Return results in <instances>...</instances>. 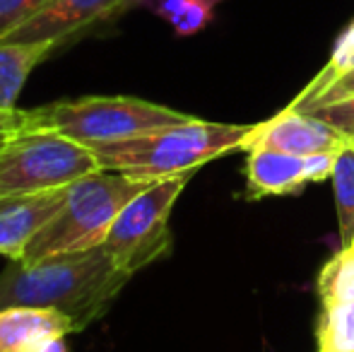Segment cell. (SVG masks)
<instances>
[{
	"mask_svg": "<svg viewBox=\"0 0 354 352\" xmlns=\"http://www.w3.org/2000/svg\"><path fill=\"white\" fill-rule=\"evenodd\" d=\"M51 0H0V41L22 27L29 17L44 10Z\"/></svg>",
	"mask_w": 354,
	"mask_h": 352,
	"instance_id": "ac0fdd59",
	"label": "cell"
},
{
	"mask_svg": "<svg viewBox=\"0 0 354 352\" xmlns=\"http://www.w3.org/2000/svg\"><path fill=\"white\" fill-rule=\"evenodd\" d=\"M68 188L34 193V196L0 198V256L22 259L29 241L53 220L68 198Z\"/></svg>",
	"mask_w": 354,
	"mask_h": 352,
	"instance_id": "9c48e42d",
	"label": "cell"
},
{
	"mask_svg": "<svg viewBox=\"0 0 354 352\" xmlns=\"http://www.w3.org/2000/svg\"><path fill=\"white\" fill-rule=\"evenodd\" d=\"M123 10H128V0H51L3 41H53L58 46L73 34Z\"/></svg>",
	"mask_w": 354,
	"mask_h": 352,
	"instance_id": "ba28073f",
	"label": "cell"
},
{
	"mask_svg": "<svg viewBox=\"0 0 354 352\" xmlns=\"http://www.w3.org/2000/svg\"><path fill=\"white\" fill-rule=\"evenodd\" d=\"M350 97H354V68L347 71L345 75H340L337 80H333L330 85H326L321 92L304 99V102H289L287 109H292V111H313L318 106H328V104L342 102V99Z\"/></svg>",
	"mask_w": 354,
	"mask_h": 352,
	"instance_id": "e0dca14e",
	"label": "cell"
},
{
	"mask_svg": "<svg viewBox=\"0 0 354 352\" xmlns=\"http://www.w3.org/2000/svg\"><path fill=\"white\" fill-rule=\"evenodd\" d=\"M39 126L53 128L87 147L111 145L176 126L193 116L138 97H80L29 109Z\"/></svg>",
	"mask_w": 354,
	"mask_h": 352,
	"instance_id": "5b68a950",
	"label": "cell"
},
{
	"mask_svg": "<svg viewBox=\"0 0 354 352\" xmlns=\"http://www.w3.org/2000/svg\"><path fill=\"white\" fill-rule=\"evenodd\" d=\"M34 352H71V348H68L66 338H53V340H48V343H44L41 348H37Z\"/></svg>",
	"mask_w": 354,
	"mask_h": 352,
	"instance_id": "cb8c5ba5",
	"label": "cell"
},
{
	"mask_svg": "<svg viewBox=\"0 0 354 352\" xmlns=\"http://www.w3.org/2000/svg\"><path fill=\"white\" fill-rule=\"evenodd\" d=\"M256 131L258 123L236 126L191 118L176 126L157 128L131 140L99 145L92 150L102 169L118 172L140 181H162L181 174H196L207 162L236 150H248V142Z\"/></svg>",
	"mask_w": 354,
	"mask_h": 352,
	"instance_id": "7a4b0ae2",
	"label": "cell"
},
{
	"mask_svg": "<svg viewBox=\"0 0 354 352\" xmlns=\"http://www.w3.org/2000/svg\"><path fill=\"white\" fill-rule=\"evenodd\" d=\"M104 244L87 251L58 254L32 263L10 261L0 275V309L48 306L73 321L75 333L99 321L131 282Z\"/></svg>",
	"mask_w": 354,
	"mask_h": 352,
	"instance_id": "6da1fadb",
	"label": "cell"
},
{
	"mask_svg": "<svg viewBox=\"0 0 354 352\" xmlns=\"http://www.w3.org/2000/svg\"><path fill=\"white\" fill-rule=\"evenodd\" d=\"M99 169L102 167L92 147L53 128L39 126L29 111L27 126L0 150V198L68 188Z\"/></svg>",
	"mask_w": 354,
	"mask_h": 352,
	"instance_id": "277c9868",
	"label": "cell"
},
{
	"mask_svg": "<svg viewBox=\"0 0 354 352\" xmlns=\"http://www.w3.org/2000/svg\"><path fill=\"white\" fill-rule=\"evenodd\" d=\"M347 140L350 138L342 136L337 128L328 126L326 121L316 118L313 113L282 109L277 116L258 123V131L248 142V150L266 147V150L308 157L316 152H337Z\"/></svg>",
	"mask_w": 354,
	"mask_h": 352,
	"instance_id": "52a82bcc",
	"label": "cell"
},
{
	"mask_svg": "<svg viewBox=\"0 0 354 352\" xmlns=\"http://www.w3.org/2000/svg\"><path fill=\"white\" fill-rule=\"evenodd\" d=\"M56 48L53 41H0V109L12 111L24 82Z\"/></svg>",
	"mask_w": 354,
	"mask_h": 352,
	"instance_id": "7c38bea8",
	"label": "cell"
},
{
	"mask_svg": "<svg viewBox=\"0 0 354 352\" xmlns=\"http://www.w3.org/2000/svg\"><path fill=\"white\" fill-rule=\"evenodd\" d=\"M75 333L73 321L48 306H5L0 309V352H34L53 338Z\"/></svg>",
	"mask_w": 354,
	"mask_h": 352,
	"instance_id": "30bf717a",
	"label": "cell"
},
{
	"mask_svg": "<svg viewBox=\"0 0 354 352\" xmlns=\"http://www.w3.org/2000/svg\"><path fill=\"white\" fill-rule=\"evenodd\" d=\"M306 113H313L316 118L326 121L328 126L337 128L342 136L354 138V97L342 99V102H335V104H328V106H318Z\"/></svg>",
	"mask_w": 354,
	"mask_h": 352,
	"instance_id": "ffe728a7",
	"label": "cell"
},
{
	"mask_svg": "<svg viewBox=\"0 0 354 352\" xmlns=\"http://www.w3.org/2000/svg\"><path fill=\"white\" fill-rule=\"evenodd\" d=\"M350 251H352V254H354V241H352V246H350Z\"/></svg>",
	"mask_w": 354,
	"mask_h": 352,
	"instance_id": "d4e9b609",
	"label": "cell"
},
{
	"mask_svg": "<svg viewBox=\"0 0 354 352\" xmlns=\"http://www.w3.org/2000/svg\"><path fill=\"white\" fill-rule=\"evenodd\" d=\"M29 123V109H12V111H3L0 109V150L5 147V142L19 133Z\"/></svg>",
	"mask_w": 354,
	"mask_h": 352,
	"instance_id": "603a6c76",
	"label": "cell"
},
{
	"mask_svg": "<svg viewBox=\"0 0 354 352\" xmlns=\"http://www.w3.org/2000/svg\"><path fill=\"white\" fill-rule=\"evenodd\" d=\"M340 152V150H337ZM337 152H316V155L304 157V167H306V181L308 183H321L328 181L335 169Z\"/></svg>",
	"mask_w": 354,
	"mask_h": 352,
	"instance_id": "44dd1931",
	"label": "cell"
},
{
	"mask_svg": "<svg viewBox=\"0 0 354 352\" xmlns=\"http://www.w3.org/2000/svg\"><path fill=\"white\" fill-rule=\"evenodd\" d=\"M152 181H140L118 172L99 169L82 176L68 191V198L53 220L29 241L24 249V263L58 254L87 251L104 244L118 212Z\"/></svg>",
	"mask_w": 354,
	"mask_h": 352,
	"instance_id": "3957f363",
	"label": "cell"
},
{
	"mask_svg": "<svg viewBox=\"0 0 354 352\" xmlns=\"http://www.w3.org/2000/svg\"><path fill=\"white\" fill-rule=\"evenodd\" d=\"M318 352H354V302L321 311Z\"/></svg>",
	"mask_w": 354,
	"mask_h": 352,
	"instance_id": "9a60e30c",
	"label": "cell"
},
{
	"mask_svg": "<svg viewBox=\"0 0 354 352\" xmlns=\"http://www.w3.org/2000/svg\"><path fill=\"white\" fill-rule=\"evenodd\" d=\"M219 5V0H193L181 15L171 22L174 32L178 37H191V34H198L212 22L214 8Z\"/></svg>",
	"mask_w": 354,
	"mask_h": 352,
	"instance_id": "d6986e66",
	"label": "cell"
},
{
	"mask_svg": "<svg viewBox=\"0 0 354 352\" xmlns=\"http://www.w3.org/2000/svg\"><path fill=\"white\" fill-rule=\"evenodd\" d=\"M246 196L248 201H263L270 196H297L308 186L304 157L280 150L253 147L246 157Z\"/></svg>",
	"mask_w": 354,
	"mask_h": 352,
	"instance_id": "8fae6325",
	"label": "cell"
},
{
	"mask_svg": "<svg viewBox=\"0 0 354 352\" xmlns=\"http://www.w3.org/2000/svg\"><path fill=\"white\" fill-rule=\"evenodd\" d=\"M318 297L323 309L342 306L354 302V254L350 249H342L335 254L318 272Z\"/></svg>",
	"mask_w": 354,
	"mask_h": 352,
	"instance_id": "5bb4252c",
	"label": "cell"
},
{
	"mask_svg": "<svg viewBox=\"0 0 354 352\" xmlns=\"http://www.w3.org/2000/svg\"><path fill=\"white\" fill-rule=\"evenodd\" d=\"M191 176L193 174H181L152 181L118 212L104 246L126 272L136 275L142 268L171 254L174 239L169 217Z\"/></svg>",
	"mask_w": 354,
	"mask_h": 352,
	"instance_id": "8992f818",
	"label": "cell"
},
{
	"mask_svg": "<svg viewBox=\"0 0 354 352\" xmlns=\"http://www.w3.org/2000/svg\"><path fill=\"white\" fill-rule=\"evenodd\" d=\"M330 181H333V193H335L340 244L342 249H350L354 241V138H350L340 147V152H337Z\"/></svg>",
	"mask_w": 354,
	"mask_h": 352,
	"instance_id": "4fadbf2b",
	"label": "cell"
},
{
	"mask_svg": "<svg viewBox=\"0 0 354 352\" xmlns=\"http://www.w3.org/2000/svg\"><path fill=\"white\" fill-rule=\"evenodd\" d=\"M352 68H354V22L340 34V39H337L335 46H333L330 58H328V63L321 68V73H318V75L313 77V80L308 82L292 102H304V99H308L311 94L321 92L323 87L330 85L333 80L345 75V73L352 71Z\"/></svg>",
	"mask_w": 354,
	"mask_h": 352,
	"instance_id": "2e32d148",
	"label": "cell"
},
{
	"mask_svg": "<svg viewBox=\"0 0 354 352\" xmlns=\"http://www.w3.org/2000/svg\"><path fill=\"white\" fill-rule=\"evenodd\" d=\"M191 3L193 0H128V8H147L149 12L171 24Z\"/></svg>",
	"mask_w": 354,
	"mask_h": 352,
	"instance_id": "7402d4cb",
	"label": "cell"
}]
</instances>
